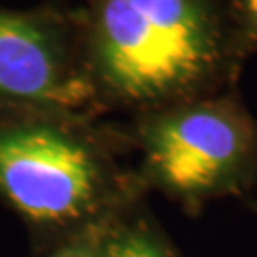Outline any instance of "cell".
<instances>
[{
  "mask_svg": "<svg viewBox=\"0 0 257 257\" xmlns=\"http://www.w3.org/2000/svg\"><path fill=\"white\" fill-rule=\"evenodd\" d=\"M238 44L246 59L257 55V0H227Z\"/></svg>",
  "mask_w": 257,
  "mask_h": 257,
  "instance_id": "cell-6",
  "label": "cell"
},
{
  "mask_svg": "<svg viewBox=\"0 0 257 257\" xmlns=\"http://www.w3.org/2000/svg\"><path fill=\"white\" fill-rule=\"evenodd\" d=\"M249 204H255V206H257V196L253 198V200H249Z\"/></svg>",
  "mask_w": 257,
  "mask_h": 257,
  "instance_id": "cell-8",
  "label": "cell"
},
{
  "mask_svg": "<svg viewBox=\"0 0 257 257\" xmlns=\"http://www.w3.org/2000/svg\"><path fill=\"white\" fill-rule=\"evenodd\" d=\"M0 198L44 253L107 225L147 191L124 122L54 109L0 110Z\"/></svg>",
  "mask_w": 257,
  "mask_h": 257,
  "instance_id": "cell-2",
  "label": "cell"
},
{
  "mask_svg": "<svg viewBox=\"0 0 257 257\" xmlns=\"http://www.w3.org/2000/svg\"><path fill=\"white\" fill-rule=\"evenodd\" d=\"M103 116L236 88L246 65L227 0H76Z\"/></svg>",
  "mask_w": 257,
  "mask_h": 257,
  "instance_id": "cell-1",
  "label": "cell"
},
{
  "mask_svg": "<svg viewBox=\"0 0 257 257\" xmlns=\"http://www.w3.org/2000/svg\"><path fill=\"white\" fill-rule=\"evenodd\" d=\"M92 257H183L145 200L103 229Z\"/></svg>",
  "mask_w": 257,
  "mask_h": 257,
  "instance_id": "cell-5",
  "label": "cell"
},
{
  "mask_svg": "<svg viewBox=\"0 0 257 257\" xmlns=\"http://www.w3.org/2000/svg\"><path fill=\"white\" fill-rule=\"evenodd\" d=\"M107 225L88 230V232H82V234H78V236H74L71 240H65L59 246L46 251L42 257H92L95 244H97V238H99V234H101Z\"/></svg>",
  "mask_w": 257,
  "mask_h": 257,
  "instance_id": "cell-7",
  "label": "cell"
},
{
  "mask_svg": "<svg viewBox=\"0 0 257 257\" xmlns=\"http://www.w3.org/2000/svg\"><path fill=\"white\" fill-rule=\"evenodd\" d=\"M249 206H251V208H253V210L257 211V206H255V204H249Z\"/></svg>",
  "mask_w": 257,
  "mask_h": 257,
  "instance_id": "cell-9",
  "label": "cell"
},
{
  "mask_svg": "<svg viewBox=\"0 0 257 257\" xmlns=\"http://www.w3.org/2000/svg\"><path fill=\"white\" fill-rule=\"evenodd\" d=\"M124 130L147 194H162L185 213L257 196V118L238 86L134 114Z\"/></svg>",
  "mask_w": 257,
  "mask_h": 257,
  "instance_id": "cell-3",
  "label": "cell"
},
{
  "mask_svg": "<svg viewBox=\"0 0 257 257\" xmlns=\"http://www.w3.org/2000/svg\"><path fill=\"white\" fill-rule=\"evenodd\" d=\"M2 109L103 116L86 69L76 0H48L33 8L0 4Z\"/></svg>",
  "mask_w": 257,
  "mask_h": 257,
  "instance_id": "cell-4",
  "label": "cell"
}]
</instances>
